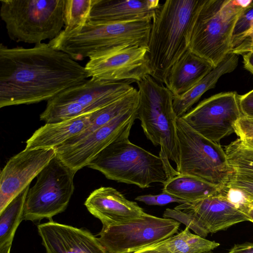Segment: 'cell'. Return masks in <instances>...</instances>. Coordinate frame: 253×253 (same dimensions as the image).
Returning a JSON list of instances; mask_svg holds the SVG:
<instances>
[{
  "label": "cell",
  "instance_id": "6da1fadb",
  "mask_svg": "<svg viewBox=\"0 0 253 253\" xmlns=\"http://www.w3.org/2000/svg\"><path fill=\"white\" fill-rule=\"evenodd\" d=\"M89 78L85 67L48 43L0 44V107L48 101Z\"/></svg>",
  "mask_w": 253,
  "mask_h": 253
},
{
  "label": "cell",
  "instance_id": "7a4b0ae2",
  "mask_svg": "<svg viewBox=\"0 0 253 253\" xmlns=\"http://www.w3.org/2000/svg\"><path fill=\"white\" fill-rule=\"evenodd\" d=\"M205 0H167L152 19L146 57L149 75L165 84L173 65L188 49L198 13Z\"/></svg>",
  "mask_w": 253,
  "mask_h": 253
},
{
  "label": "cell",
  "instance_id": "3957f363",
  "mask_svg": "<svg viewBox=\"0 0 253 253\" xmlns=\"http://www.w3.org/2000/svg\"><path fill=\"white\" fill-rule=\"evenodd\" d=\"M125 134L102 150L87 167L107 179L149 188L153 183H165L178 175L170 162L132 143Z\"/></svg>",
  "mask_w": 253,
  "mask_h": 253
},
{
  "label": "cell",
  "instance_id": "277c9868",
  "mask_svg": "<svg viewBox=\"0 0 253 253\" xmlns=\"http://www.w3.org/2000/svg\"><path fill=\"white\" fill-rule=\"evenodd\" d=\"M152 19L126 22H102L89 20L80 30L61 33L48 43L76 61L89 58L100 50L128 45L147 48Z\"/></svg>",
  "mask_w": 253,
  "mask_h": 253
},
{
  "label": "cell",
  "instance_id": "5b68a950",
  "mask_svg": "<svg viewBox=\"0 0 253 253\" xmlns=\"http://www.w3.org/2000/svg\"><path fill=\"white\" fill-rule=\"evenodd\" d=\"M252 0H205L193 26L189 49L213 67L232 50L236 23Z\"/></svg>",
  "mask_w": 253,
  "mask_h": 253
},
{
  "label": "cell",
  "instance_id": "8992f818",
  "mask_svg": "<svg viewBox=\"0 0 253 253\" xmlns=\"http://www.w3.org/2000/svg\"><path fill=\"white\" fill-rule=\"evenodd\" d=\"M139 105L136 119L152 144L160 146L159 156L178 163V145L173 106V95L163 84L148 75L137 82Z\"/></svg>",
  "mask_w": 253,
  "mask_h": 253
},
{
  "label": "cell",
  "instance_id": "52a82bcc",
  "mask_svg": "<svg viewBox=\"0 0 253 253\" xmlns=\"http://www.w3.org/2000/svg\"><path fill=\"white\" fill-rule=\"evenodd\" d=\"M0 16L11 40L37 44L65 26V0H0Z\"/></svg>",
  "mask_w": 253,
  "mask_h": 253
},
{
  "label": "cell",
  "instance_id": "ba28073f",
  "mask_svg": "<svg viewBox=\"0 0 253 253\" xmlns=\"http://www.w3.org/2000/svg\"><path fill=\"white\" fill-rule=\"evenodd\" d=\"M176 126L178 174L197 177L221 189L226 188L235 172L219 144L199 134L181 118H177Z\"/></svg>",
  "mask_w": 253,
  "mask_h": 253
},
{
  "label": "cell",
  "instance_id": "9c48e42d",
  "mask_svg": "<svg viewBox=\"0 0 253 253\" xmlns=\"http://www.w3.org/2000/svg\"><path fill=\"white\" fill-rule=\"evenodd\" d=\"M131 81L109 82L90 78L47 101L41 121L51 123L92 113L124 96L134 87Z\"/></svg>",
  "mask_w": 253,
  "mask_h": 253
},
{
  "label": "cell",
  "instance_id": "30bf717a",
  "mask_svg": "<svg viewBox=\"0 0 253 253\" xmlns=\"http://www.w3.org/2000/svg\"><path fill=\"white\" fill-rule=\"evenodd\" d=\"M77 172L56 155L38 175L34 185L29 188L23 220H50L63 212L74 193V178Z\"/></svg>",
  "mask_w": 253,
  "mask_h": 253
},
{
  "label": "cell",
  "instance_id": "8fae6325",
  "mask_svg": "<svg viewBox=\"0 0 253 253\" xmlns=\"http://www.w3.org/2000/svg\"><path fill=\"white\" fill-rule=\"evenodd\" d=\"M163 216L183 223L197 235L205 238L209 233L224 230L241 222L250 221L243 205L232 202L226 188L208 197L167 209Z\"/></svg>",
  "mask_w": 253,
  "mask_h": 253
},
{
  "label": "cell",
  "instance_id": "7c38bea8",
  "mask_svg": "<svg viewBox=\"0 0 253 253\" xmlns=\"http://www.w3.org/2000/svg\"><path fill=\"white\" fill-rule=\"evenodd\" d=\"M180 222L146 213L123 222L102 227L98 239L107 253H132L177 232Z\"/></svg>",
  "mask_w": 253,
  "mask_h": 253
},
{
  "label": "cell",
  "instance_id": "4fadbf2b",
  "mask_svg": "<svg viewBox=\"0 0 253 253\" xmlns=\"http://www.w3.org/2000/svg\"><path fill=\"white\" fill-rule=\"evenodd\" d=\"M242 116L239 95L230 91L202 100L180 118L199 134L219 143L234 132V125Z\"/></svg>",
  "mask_w": 253,
  "mask_h": 253
},
{
  "label": "cell",
  "instance_id": "5bb4252c",
  "mask_svg": "<svg viewBox=\"0 0 253 253\" xmlns=\"http://www.w3.org/2000/svg\"><path fill=\"white\" fill-rule=\"evenodd\" d=\"M145 47L122 45L98 51L84 67L89 78L109 82L137 83L149 75Z\"/></svg>",
  "mask_w": 253,
  "mask_h": 253
},
{
  "label": "cell",
  "instance_id": "9a60e30c",
  "mask_svg": "<svg viewBox=\"0 0 253 253\" xmlns=\"http://www.w3.org/2000/svg\"><path fill=\"white\" fill-rule=\"evenodd\" d=\"M138 107V106L120 114L73 144L56 147V155L77 171L87 166L110 143L121 136L130 133L136 119Z\"/></svg>",
  "mask_w": 253,
  "mask_h": 253
},
{
  "label": "cell",
  "instance_id": "2e32d148",
  "mask_svg": "<svg viewBox=\"0 0 253 253\" xmlns=\"http://www.w3.org/2000/svg\"><path fill=\"white\" fill-rule=\"evenodd\" d=\"M56 155L55 148H25L11 157L0 174V212Z\"/></svg>",
  "mask_w": 253,
  "mask_h": 253
},
{
  "label": "cell",
  "instance_id": "e0dca14e",
  "mask_svg": "<svg viewBox=\"0 0 253 253\" xmlns=\"http://www.w3.org/2000/svg\"><path fill=\"white\" fill-rule=\"evenodd\" d=\"M46 253H107L87 230L52 220L37 226Z\"/></svg>",
  "mask_w": 253,
  "mask_h": 253
},
{
  "label": "cell",
  "instance_id": "ac0fdd59",
  "mask_svg": "<svg viewBox=\"0 0 253 253\" xmlns=\"http://www.w3.org/2000/svg\"><path fill=\"white\" fill-rule=\"evenodd\" d=\"M84 205L88 211L99 219L102 227L139 217L145 212L134 202L127 200L111 187H100L86 198Z\"/></svg>",
  "mask_w": 253,
  "mask_h": 253
},
{
  "label": "cell",
  "instance_id": "d6986e66",
  "mask_svg": "<svg viewBox=\"0 0 253 253\" xmlns=\"http://www.w3.org/2000/svg\"><path fill=\"white\" fill-rule=\"evenodd\" d=\"M160 5L159 0H95L89 20L118 22L152 19Z\"/></svg>",
  "mask_w": 253,
  "mask_h": 253
},
{
  "label": "cell",
  "instance_id": "ffe728a7",
  "mask_svg": "<svg viewBox=\"0 0 253 253\" xmlns=\"http://www.w3.org/2000/svg\"><path fill=\"white\" fill-rule=\"evenodd\" d=\"M93 113L60 122L45 123L26 141V148H55L80 134L91 124Z\"/></svg>",
  "mask_w": 253,
  "mask_h": 253
},
{
  "label": "cell",
  "instance_id": "44dd1931",
  "mask_svg": "<svg viewBox=\"0 0 253 253\" xmlns=\"http://www.w3.org/2000/svg\"><path fill=\"white\" fill-rule=\"evenodd\" d=\"M213 68L209 62L188 49L170 68L166 86L173 96H178L190 89Z\"/></svg>",
  "mask_w": 253,
  "mask_h": 253
},
{
  "label": "cell",
  "instance_id": "7402d4cb",
  "mask_svg": "<svg viewBox=\"0 0 253 253\" xmlns=\"http://www.w3.org/2000/svg\"><path fill=\"white\" fill-rule=\"evenodd\" d=\"M239 55L230 52L219 64L185 93L173 96V106L177 118L188 111L208 90L215 87L222 75L233 72L238 64Z\"/></svg>",
  "mask_w": 253,
  "mask_h": 253
},
{
  "label": "cell",
  "instance_id": "603a6c76",
  "mask_svg": "<svg viewBox=\"0 0 253 253\" xmlns=\"http://www.w3.org/2000/svg\"><path fill=\"white\" fill-rule=\"evenodd\" d=\"M163 185V192L187 202L208 197L223 190L197 177L186 174H178L169 179Z\"/></svg>",
  "mask_w": 253,
  "mask_h": 253
},
{
  "label": "cell",
  "instance_id": "cb8c5ba5",
  "mask_svg": "<svg viewBox=\"0 0 253 253\" xmlns=\"http://www.w3.org/2000/svg\"><path fill=\"white\" fill-rule=\"evenodd\" d=\"M138 104V90L134 87L117 100L93 112V120L90 125L80 134L61 145H70L79 141L120 114L137 107Z\"/></svg>",
  "mask_w": 253,
  "mask_h": 253
},
{
  "label": "cell",
  "instance_id": "d4e9b609",
  "mask_svg": "<svg viewBox=\"0 0 253 253\" xmlns=\"http://www.w3.org/2000/svg\"><path fill=\"white\" fill-rule=\"evenodd\" d=\"M189 229L186 227L179 233L158 244L169 253H204L219 246L218 243L191 233Z\"/></svg>",
  "mask_w": 253,
  "mask_h": 253
},
{
  "label": "cell",
  "instance_id": "484cf974",
  "mask_svg": "<svg viewBox=\"0 0 253 253\" xmlns=\"http://www.w3.org/2000/svg\"><path fill=\"white\" fill-rule=\"evenodd\" d=\"M27 186L0 212V248L12 245L17 227L23 220Z\"/></svg>",
  "mask_w": 253,
  "mask_h": 253
},
{
  "label": "cell",
  "instance_id": "4316f807",
  "mask_svg": "<svg viewBox=\"0 0 253 253\" xmlns=\"http://www.w3.org/2000/svg\"><path fill=\"white\" fill-rule=\"evenodd\" d=\"M95 0H65L64 29L61 32L70 34L80 30L89 20Z\"/></svg>",
  "mask_w": 253,
  "mask_h": 253
},
{
  "label": "cell",
  "instance_id": "83f0119b",
  "mask_svg": "<svg viewBox=\"0 0 253 253\" xmlns=\"http://www.w3.org/2000/svg\"><path fill=\"white\" fill-rule=\"evenodd\" d=\"M225 152L234 174L253 176V148L239 138L226 146Z\"/></svg>",
  "mask_w": 253,
  "mask_h": 253
},
{
  "label": "cell",
  "instance_id": "f1b7e54d",
  "mask_svg": "<svg viewBox=\"0 0 253 253\" xmlns=\"http://www.w3.org/2000/svg\"><path fill=\"white\" fill-rule=\"evenodd\" d=\"M253 22V0L241 13L236 23L231 41L232 50L238 45L239 40L249 29Z\"/></svg>",
  "mask_w": 253,
  "mask_h": 253
},
{
  "label": "cell",
  "instance_id": "f546056e",
  "mask_svg": "<svg viewBox=\"0 0 253 253\" xmlns=\"http://www.w3.org/2000/svg\"><path fill=\"white\" fill-rule=\"evenodd\" d=\"M226 188L240 191L247 201L253 200V176L234 174Z\"/></svg>",
  "mask_w": 253,
  "mask_h": 253
},
{
  "label": "cell",
  "instance_id": "4dcf8cb0",
  "mask_svg": "<svg viewBox=\"0 0 253 253\" xmlns=\"http://www.w3.org/2000/svg\"><path fill=\"white\" fill-rule=\"evenodd\" d=\"M135 200L151 206H164L172 203L181 204L187 202L165 192L158 195L148 194L138 196L135 198Z\"/></svg>",
  "mask_w": 253,
  "mask_h": 253
},
{
  "label": "cell",
  "instance_id": "1f68e13d",
  "mask_svg": "<svg viewBox=\"0 0 253 253\" xmlns=\"http://www.w3.org/2000/svg\"><path fill=\"white\" fill-rule=\"evenodd\" d=\"M234 132L242 140L253 138V119L242 116L234 125Z\"/></svg>",
  "mask_w": 253,
  "mask_h": 253
},
{
  "label": "cell",
  "instance_id": "d6a6232c",
  "mask_svg": "<svg viewBox=\"0 0 253 253\" xmlns=\"http://www.w3.org/2000/svg\"><path fill=\"white\" fill-rule=\"evenodd\" d=\"M239 103L242 115L253 119V89L239 95Z\"/></svg>",
  "mask_w": 253,
  "mask_h": 253
},
{
  "label": "cell",
  "instance_id": "836d02e7",
  "mask_svg": "<svg viewBox=\"0 0 253 253\" xmlns=\"http://www.w3.org/2000/svg\"><path fill=\"white\" fill-rule=\"evenodd\" d=\"M227 253H253V243L235 245Z\"/></svg>",
  "mask_w": 253,
  "mask_h": 253
},
{
  "label": "cell",
  "instance_id": "e575fe53",
  "mask_svg": "<svg viewBox=\"0 0 253 253\" xmlns=\"http://www.w3.org/2000/svg\"><path fill=\"white\" fill-rule=\"evenodd\" d=\"M132 253H169L162 248L158 242L143 248Z\"/></svg>",
  "mask_w": 253,
  "mask_h": 253
},
{
  "label": "cell",
  "instance_id": "d590c367",
  "mask_svg": "<svg viewBox=\"0 0 253 253\" xmlns=\"http://www.w3.org/2000/svg\"><path fill=\"white\" fill-rule=\"evenodd\" d=\"M253 51V42H242L234 48L230 52L240 55Z\"/></svg>",
  "mask_w": 253,
  "mask_h": 253
},
{
  "label": "cell",
  "instance_id": "8d00e7d4",
  "mask_svg": "<svg viewBox=\"0 0 253 253\" xmlns=\"http://www.w3.org/2000/svg\"><path fill=\"white\" fill-rule=\"evenodd\" d=\"M242 55L244 68L253 75V51L245 53Z\"/></svg>",
  "mask_w": 253,
  "mask_h": 253
},
{
  "label": "cell",
  "instance_id": "74e56055",
  "mask_svg": "<svg viewBox=\"0 0 253 253\" xmlns=\"http://www.w3.org/2000/svg\"><path fill=\"white\" fill-rule=\"evenodd\" d=\"M253 42V22L249 29L241 37L239 40L238 45L242 42Z\"/></svg>",
  "mask_w": 253,
  "mask_h": 253
},
{
  "label": "cell",
  "instance_id": "f35d334b",
  "mask_svg": "<svg viewBox=\"0 0 253 253\" xmlns=\"http://www.w3.org/2000/svg\"><path fill=\"white\" fill-rule=\"evenodd\" d=\"M243 210L248 216L250 221L253 222V206L246 203L243 205Z\"/></svg>",
  "mask_w": 253,
  "mask_h": 253
},
{
  "label": "cell",
  "instance_id": "ab89813d",
  "mask_svg": "<svg viewBox=\"0 0 253 253\" xmlns=\"http://www.w3.org/2000/svg\"><path fill=\"white\" fill-rule=\"evenodd\" d=\"M242 140L245 145L253 148V138Z\"/></svg>",
  "mask_w": 253,
  "mask_h": 253
},
{
  "label": "cell",
  "instance_id": "60d3db41",
  "mask_svg": "<svg viewBox=\"0 0 253 253\" xmlns=\"http://www.w3.org/2000/svg\"><path fill=\"white\" fill-rule=\"evenodd\" d=\"M12 245H8L2 248H0V253H10Z\"/></svg>",
  "mask_w": 253,
  "mask_h": 253
},
{
  "label": "cell",
  "instance_id": "b9f144b4",
  "mask_svg": "<svg viewBox=\"0 0 253 253\" xmlns=\"http://www.w3.org/2000/svg\"><path fill=\"white\" fill-rule=\"evenodd\" d=\"M247 203L250 205L253 206V200L250 201H247Z\"/></svg>",
  "mask_w": 253,
  "mask_h": 253
},
{
  "label": "cell",
  "instance_id": "7bdbcfd3",
  "mask_svg": "<svg viewBox=\"0 0 253 253\" xmlns=\"http://www.w3.org/2000/svg\"><path fill=\"white\" fill-rule=\"evenodd\" d=\"M212 253L209 252H206V253Z\"/></svg>",
  "mask_w": 253,
  "mask_h": 253
}]
</instances>
